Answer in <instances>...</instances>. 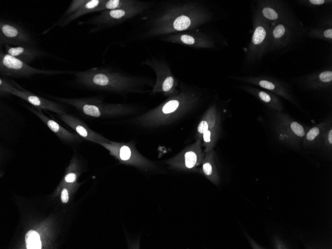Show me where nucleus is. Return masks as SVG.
Listing matches in <instances>:
<instances>
[{
  "label": "nucleus",
  "instance_id": "nucleus-1",
  "mask_svg": "<svg viewBox=\"0 0 332 249\" xmlns=\"http://www.w3.org/2000/svg\"><path fill=\"white\" fill-rule=\"evenodd\" d=\"M221 10L202 0L154 1L142 15L138 32L133 37L146 40L198 29L222 17Z\"/></svg>",
  "mask_w": 332,
  "mask_h": 249
},
{
  "label": "nucleus",
  "instance_id": "nucleus-2",
  "mask_svg": "<svg viewBox=\"0 0 332 249\" xmlns=\"http://www.w3.org/2000/svg\"><path fill=\"white\" fill-rule=\"evenodd\" d=\"M179 92L131 121L145 129H153L170 125L180 120L196 109L203 101L204 93L200 89L181 83Z\"/></svg>",
  "mask_w": 332,
  "mask_h": 249
},
{
  "label": "nucleus",
  "instance_id": "nucleus-3",
  "mask_svg": "<svg viewBox=\"0 0 332 249\" xmlns=\"http://www.w3.org/2000/svg\"><path fill=\"white\" fill-rule=\"evenodd\" d=\"M75 81L80 85L91 90L103 91L126 95L143 93L147 85L153 86L152 79L134 75L110 68L95 67L74 72Z\"/></svg>",
  "mask_w": 332,
  "mask_h": 249
},
{
  "label": "nucleus",
  "instance_id": "nucleus-4",
  "mask_svg": "<svg viewBox=\"0 0 332 249\" xmlns=\"http://www.w3.org/2000/svg\"><path fill=\"white\" fill-rule=\"evenodd\" d=\"M56 101L71 105L82 114L96 118H114L137 113V107L130 103L103 102L98 97L65 98L52 97Z\"/></svg>",
  "mask_w": 332,
  "mask_h": 249
},
{
  "label": "nucleus",
  "instance_id": "nucleus-5",
  "mask_svg": "<svg viewBox=\"0 0 332 249\" xmlns=\"http://www.w3.org/2000/svg\"><path fill=\"white\" fill-rule=\"evenodd\" d=\"M252 32L245 52L244 63L248 66L258 64L269 53L270 25L251 6Z\"/></svg>",
  "mask_w": 332,
  "mask_h": 249
},
{
  "label": "nucleus",
  "instance_id": "nucleus-6",
  "mask_svg": "<svg viewBox=\"0 0 332 249\" xmlns=\"http://www.w3.org/2000/svg\"><path fill=\"white\" fill-rule=\"evenodd\" d=\"M307 32L297 17L271 25L269 53L289 49L307 35Z\"/></svg>",
  "mask_w": 332,
  "mask_h": 249
},
{
  "label": "nucleus",
  "instance_id": "nucleus-7",
  "mask_svg": "<svg viewBox=\"0 0 332 249\" xmlns=\"http://www.w3.org/2000/svg\"><path fill=\"white\" fill-rule=\"evenodd\" d=\"M154 1H143L129 8L105 10L79 24L90 25L89 33L92 34L122 24L123 22L138 15H142L152 5Z\"/></svg>",
  "mask_w": 332,
  "mask_h": 249
},
{
  "label": "nucleus",
  "instance_id": "nucleus-8",
  "mask_svg": "<svg viewBox=\"0 0 332 249\" xmlns=\"http://www.w3.org/2000/svg\"><path fill=\"white\" fill-rule=\"evenodd\" d=\"M160 40L195 49L213 50L228 45L227 42L217 34L199 28L169 34L160 38Z\"/></svg>",
  "mask_w": 332,
  "mask_h": 249
},
{
  "label": "nucleus",
  "instance_id": "nucleus-9",
  "mask_svg": "<svg viewBox=\"0 0 332 249\" xmlns=\"http://www.w3.org/2000/svg\"><path fill=\"white\" fill-rule=\"evenodd\" d=\"M141 64L149 67L156 74V80L151 91L152 94L161 93L168 97L179 92V82L165 57L152 55L142 61Z\"/></svg>",
  "mask_w": 332,
  "mask_h": 249
},
{
  "label": "nucleus",
  "instance_id": "nucleus-10",
  "mask_svg": "<svg viewBox=\"0 0 332 249\" xmlns=\"http://www.w3.org/2000/svg\"><path fill=\"white\" fill-rule=\"evenodd\" d=\"M98 144L109 151L110 155L123 164L132 166L144 171L157 169L155 163L138 151L133 141L126 143L110 141L109 143L100 142Z\"/></svg>",
  "mask_w": 332,
  "mask_h": 249
},
{
  "label": "nucleus",
  "instance_id": "nucleus-11",
  "mask_svg": "<svg viewBox=\"0 0 332 249\" xmlns=\"http://www.w3.org/2000/svg\"><path fill=\"white\" fill-rule=\"evenodd\" d=\"M70 71L37 69L6 53L0 49V73L4 77L28 78L37 75H56L70 73Z\"/></svg>",
  "mask_w": 332,
  "mask_h": 249
},
{
  "label": "nucleus",
  "instance_id": "nucleus-12",
  "mask_svg": "<svg viewBox=\"0 0 332 249\" xmlns=\"http://www.w3.org/2000/svg\"><path fill=\"white\" fill-rule=\"evenodd\" d=\"M272 127L281 141H286L292 144L298 140H302L309 129L295 120L289 114L283 111L271 110Z\"/></svg>",
  "mask_w": 332,
  "mask_h": 249
},
{
  "label": "nucleus",
  "instance_id": "nucleus-13",
  "mask_svg": "<svg viewBox=\"0 0 332 249\" xmlns=\"http://www.w3.org/2000/svg\"><path fill=\"white\" fill-rule=\"evenodd\" d=\"M202 141L196 139L195 142L184 148L179 153L165 161L170 169L178 171H197L204 156Z\"/></svg>",
  "mask_w": 332,
  "mask_h": 249
},
{
  "label": "nucleus",
  "instance_id": "nucleus-14",
  "mask_svg": "<svg viewBox=\"0 0 332 249\" xmlns=\"http://www.w3.org/2000/svg\"><path fill=\"white\" fill-rule=\"evenodd\" d=\"M230 78L270 91L283 97L293 105L301 108L290 86L277 79L266 76H232Z\"/></svg>",
  "mask_w": 332,
  "mask_h": 249
},
{
  "label": "nucleus",
  "instance_id": "nucleus-15",
  "mask_svg": "<svg viewBox=\"0 0 332 249\" xmlns=\"http://www.w3.org/2000/svg\"><path fill=\"white\" fill-rule=\"evenodd\" d=\"M252 5L270 25L297 17L289 4L281 0H256Z\"/></svg>",
  "mask_w": 332,
  "mask_h": 249
},
{
  "label": "nucleus",
  "instance_id": "nucleus-16",
  "mask_svg": "<svg viewBox=\"0 0 332 249\" xmlns=\"http://www.w3.org/2000/svg\"><path fill=\"white\" fill-rule=\"evenodd\" d=\"M31 34L19 24L9 20L0 19V46L34 45Z\"/></svg>",
  "mask_w": 332,
  "mask_h": 249
},
{
  "label": "nucleus",
  "instance_id": "nucleus-17",
  "mask_svg": "<svg viewBox=\"0 0 332 249\" xmlns=\"http://www.w3.org/2000/svg\"><path fill=\"white\" fill-rule=\"evenodd\" d=\"M56 116L73 129L80 137L85 139L97 143L110 142L99 133L93 131L83 121L74 115L65 113L57 114Z\"/></svg>",
  "mask_w": 332,
  "mask_h": 249
},
{
  "label": "nucleus",
  "instance_id": "nucleus-18",
  "mask_svg": "<svg viewBox=\"0 0 332 249\" xmlns=\"http://www.w3.org/2000/svg\"><path fill=\"white\" fill-rule=\"evenodd\" d=\"M11 94L26 101L37 109L49 110L56 114L66 113L65 107L61 104L36 95L21 87H16Z\"/></svg>",
  "mask_w": 332,
  "mask_h": 249
},
{
  "label": "nucleus",
  "instance_id": "nucleus-19",
  "mask_svg": "<svg viewBox=\"0 0 332 249\" xmlns=\"http://www.w3.org/2000/svg\"><path fill=\"white\" fill-rule=\"evenodd\" d=\"M302 86L309 90H321L331 88L332 85V68L324 69L308 74L300 78Z\"/></svg>",
  "mask_w": 332,
  "mask_h": 249
},
{
  "label": "nucleus",
  "instance_id": "nucleus-20",
  "mask_svg": "<svg viewBox=\"0 0 332 249\" xmlns=\"http://www.w3.org/2000/svg\"><path fill=\"white\" fill-rule=\"evenodd\" d=\"M241 88L252 95L261 101L269 110L283 111V103L278 96L264 89L249 85H244Z\"/></svg>",
  "mask_w": 332,
  "mask_h": 249
},
{
  "label": "nucleus",
  "instance_id": "nucleus-21",
  "mask_svg": "<svg viewBox=\"0 0 332 249\" xmlns=\"http://www.w3.org/2000/svg\"><path fill=\"white\" fill-rule=\"evenodd\" d=\"M221 118L218 104H210L203 113L196 128L195 138L201 141L202 135L207 130L221 125Z\"/></svg>",
  "mask_w": 332,
  "mask_h": 249
},
{
  "label": "nucleus",
  "instance_id": "nucleus-22",
  "mask_svg": "<svg viewBox=\"0 0 332 249\" xmlns=\"http://www.w3.org/2000/svg\"><path fill=\"white\" fill-rule=\"evenodd\" d=\"M27 109L36 115L58 137L64 141H80V137L70 132L54 120L45 115L42 111L33 106H27Z\"/></svg>",
  "mask_w": 332,
  "mask_h": 249
},
{
  "label": "nucleus",
  "instance_id": "nucleus-23",
  "mask_svg": "<svg viewBox=\"0 0 332 249\" xmlns=\"http://www.w3.org/2000/svg\"><path fill=\"white\" fill-rule=\"evenodd\" d=\"M4 52L27 63H30L44 55V53L34 45H24L16 46L4 45Z\"/></svg>",
  "mask_w": 332,
  "mask_h": 249
},
{
  "label": "nucleus",
  "instance_id": "nucleus-24",
  "mask_svg": "<svg viewBox=\"0 0 332 249\" xmlns=\"http://www.w3.org/2000/svg\"><path fill=\"white\" fill-rule=\"evenodd\" d=\"M310 38L322 40L332 43V15H326L321 18L314 26L311 27L307 33Z\"/></svg>",
  "mask_w": 332,
  "mask_h": 249
},
{
  "label": "nucleus",
  "instance_id": "nucleus-25",
  "mask_svg": "<svg viewBox=\"0 0 332 249\" xmlns=\"http://www.w3.org/2000/svg\"><path fill=\"white\" fill-rule=\"evenodd\" d=\"M197 172L202 174L215 185L220 182V176L216 165L215 153L212 149L205 153L201 167Z\"/></svg>",
  "mask_w": 332,
  "mask_h": 249
},
{
  "label": "nucleus",
  "instance_id": "nucleus-26",
  "mask_svg": "<svg viewBox=\"0 0 332 249\" xmlns=\"http://www.w3.org/2000/svg\"><path fill=\"white\" fill-rule=\"evenodd\" d=\"M102 1L103 0H89L86 3L70 15L64 18L60 19L51 28L52 29L56 26L63 27L83 15L93 13L94 9L98 6Z\"/></svg>",
  "mask_w": 332,
  "mask_h": 249
},
{
  "label": "nucleus",
  "instance_id": "nucleus-27",
  "mask_svg": "<svg viewBox=\"0 0 332 249\" xmlns=\"http://www.w3.org/2000/svg\"><path fill=\"white\" fill-rule=\"evenodd\" d=\"M331 125H332V118L329 117L321 122L310 128L304 137V144L310 145L316 142H322L325 132Z\"/></svg>",
  "mask_w": 332,
  "mask_h": 249
},
{
  "label": "nucleus",
  "instance_id": "nucleus-28",
  "mask_svg": "<svg viewBox=\"0 0 332 249\" xmlns=\"http://www.w3.org/2000/svg\"><path fill=\"white\" fill-rule=\"evenodd\" d=\"M141 1L137 0H103V1L94 9L93 12L129 8L139 4Z\"/></svg>",
  "mask_w": 332,
  "mask_h": 249
},
{
  "label": "nucleus",
  "instance_id": "nucleus-29",
  "mask_svg": "<svg viewBox=\"0 0 332 249\" xmlns=\"http://www.w3.org/2000/svg\"><path fill=\"white\" fill-rule=\"evenodd\" d=\"M221 132V125L207 130L203 133L201 137L202 146L204 147V153L214 149L218 140Z\"/></svg>",
  "mask_w": 332,
  "mask_h": 249
},
{
  "label": "nucleus",
  "instance_id": "nucleus-30",
  "mask_svg": "<svg viewBox=\"0 0 332 249\" xmlns=\"http://www.w3.org/2000/svg\"><path fill=\"white\" fill-rule=\"evenodd\" d=\"M25 240L28 249H40L41 242L39 234L33 230H30L26 234Z\"/></svg>",
  "mask_w": 332,
  "mask_h": 249
},
{
  "label": "nucleus",
  "instance_id": "nucleus-31",
  "mask_svg": "<svg viewBox=\"0 0 332 249\" xmlns=\"http://www.w3.org/2000/svg\"><path fill=\"white\" fill-rule=\"evenodd\" d=\"M16 88L10 82L3 77L0 78V95L6 96L11 94V92Z\"/></svg>",
  "mask_w": 332,
  "mask_h": 249
},
{
  "label": "nucleus",
  "instance_id": "nucleus-32",
  "mask_svg": "<svg viewBox=\"0 0 332 249\" xmlns=\"http://www.w3.org/2000/svg\"><path fill=\"white\" fill-rule=\"evenodd\" d=\"M89 0H74L71 2L68 9L64 12L60 19L64 18L77 11L82 6L86 3Z\"/></svg>",
  "mask_w": 332,
  "mask_h": 249
},
{
  "label": "nucleus",
  "instance_id": "nucleus-33",
  "mask_svg": "<svg viewBox=\"0 0 332 249\" xmlns=\"http://www.w3.org/2000/svg\"><path fill=\"white\" fill-rule=\"evenodd\" d=\"M332 2V0H300L297 1L299 5L312 8L328 4Z\"/></svg>",
  "mask_w": 332,
  "mask_h": 249
},
{
  "label": "nucleus",
  "instance_id": "nucleus-34",
  "mask_svg": "<svg viewBox=\"0 0 332 249\" xmlns=\"http://www.w3.org/2000/svg\"><path fill=\"white\" fill-rule=\"evenodd\" d=\"M78 163L75 161V164L74 171H69L65 176V180L67 182L72 183L74 182L76 180L77 177V174L76 172H78L77 171V169L79 168Z\"/></svg>",
  "mask_w": 332,
  "mask_h": 249
},
{
  "label": "nucleus",
  "instance_id": "nucleus-35",
  "mask_svg": "<svg viewBox=\"0 0 332 249\" xmlns=\"http://www.w3.org/2000/svg\"><path fill=\"white\" fill-rule=\"evenodd\" d=\"M62 202L64 203H66L69 200V194L66 189H64L61 193Z\"/></svg>",
  "mask_w": 332,
  "mask_h": 249
}]
</instances>
